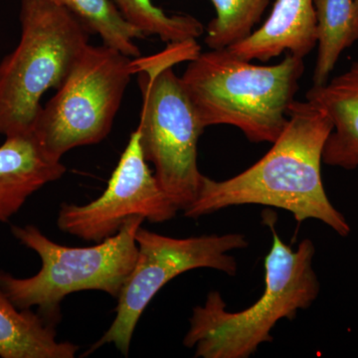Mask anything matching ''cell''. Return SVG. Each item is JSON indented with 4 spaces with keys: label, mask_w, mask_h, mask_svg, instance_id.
Returning a JSON list of instances; mask_svg holds the SVG:
<instances>
[{
    "label": "cell",
    "mask_w": 358,
    "mask_h": 358,
    "mask_svg": "<svg viewBox=\"0 0 358 358\" xmlns=\"http://www.w3.org/2000/svg\"><path fill=\"white\" fill-rule=\"evenodd\" d=\"M143 221L134 216L114 236L91 247L63 246L36 226H13V236L38 254L42 266L36 275L25 279L0 272V287L16 307H37L39 315L54 324L68 294L101 291L117 298L136 264V234Z\"/></svg>",
    "instance_id": "cell-6"
},
{
    "label": "cell",
    "mask_w": 358,
    "mask_h": 358,
    "mask_svg": "<svg viewBox=\"0 0 358 358\" xmlns=\"http://www.w3.org/2000/svg\"><path fill=\"white\" fill-rule=\"evenodd\" d=\"M317 56L313 86L327 83L343 51L357 41L355 0H313Z\"/></svg>",
    "instance_id": "cell-14"
},
{
    "label": "cell",
    "mask_w": 358,
    "mask_h": 358,
    "mask_svg": "<svg viewBox=\"0 0 358 358\" xmlns=\"http://www.w3.org/2000/svg\"><path fill=\"white\" fill-rule=\"evenodd\" d=\"M136 241L138 257L117 296L114 322L86 355L113 343L128 357L138 320L167 282L193 268H214L235 275L237 263L229 252L248 246L244 235L238 233L173 238L141 227L136 232Z\"/></svg>",
    "instance_id": "cell-8"
},
{
    "label": "cell",
    "mask_w": 358,
    "mask_h": 358,
    "mask_svg": "<svg viewBox=\"0 0 358 358\" xmlns=\"http://www.w3.org/2000/svg\"><path fill=\"white\" fill-rule=\"evenodd\" d=\"M185 43L169 44L152 57L136 58L141 92V120L136 131L145 159L155 166L157 182L179 210L199 196L203 174L197 164V147L204 128L173 66L190 60Z\"/></svg>",
    "instance_id": "cell-5"
},
{
    "label": "cell",
    "mask_w": 358,
    "mask_h": 358,
    "mask_svg": "<svg viewBox=\"0 0 358 358\" xmlns=\"http://www.w3.org/2000/svg\"><path fill=\"white\" fill-rule=\"evenodd\" d=\"M307 101L322 110L333 124L322 162L346 171L358 169V60L327 83L313 86Z\"/></svg>",
    "instance_id": "cell-12"
},
{
    "label": "cell",
    "mask_w": 358,
    "mask_h": 358,
    "mask_svg": "<svg viewBox=\"0 0 358 358\" xmlns=\"http://www.w3.org/2000/svg\"><path fill=\"white\" fill-rule=\"evenodd\" d=\"M303 58L291 53L278 64L259 66L228 48L199 53L181 77L203 128L229 124L252 143H273L288 122Z\"/></svg>",
    "instance_id": "cell-2"
},
{
    "label": "cell",
    "mask_w": 358,
    "mask_h": 358,
    "mask_svg": "<svg viewBox=\"0 0 358 358\" xmlns=\"http://www.w3.org/2000/svg\"><path fill=\"white\" fill-rule=\"evenodd\" d=\"M178 211L148 167L136 129L102 195L88 204L61 205L57 225L68 234L99 243L117 234L134 216L159 223Z\"/></svg>",
    "instance_id": "cell-9"
},
{
    "label": "cell",
    "mask_w": 358,
    "mask_h": 358,
    "mask_svg": "<svg viewBox=\"0 0 358 358\" xmlns=\"http://www.w3.org/2000/svg\"><path fill=\"white\" fill-rule=\"evenodd\" d=\"M17 46L0 62V134H32L42 96L59 89L89 45L81 20L50 0H21Z\"/></svg>",
    "instance_id": "cell-4"
},
{
    "label": "cell",
    "mask_w": 358,
    "mask_h": 358,
    "mask_svg": "<svg viewBox=\"0 0 358 358\" xmlns=\"http://www.w3.org/2000/svg\"><path fill=\"white\" fill-rule=\"evenodd\" d=\"M75 14L103 44L131 58L140 57L136 40L145 37L122 17L110 0H50Z\"/></svg>",
    "instance_id": "cell-15"
},
{
    "label": "cell",
    "mask_w": 358,
    "mask_h": 358,
    "mask_svg": "<svg viewBox=\"0 0 358 358\" xmlns=\"http://www.w3.org/2000/svg\"><path fill=\"white\" fill-rule=\"evenodd\" d=\"M79 346L58 341L55 324L20 310L0 287V357L73 358Z\"/></svg>",
    "instance_id": "cell-13"
},
{
    "label": "cell",
    "mask_w": 358,
    "mask_h": 358,
    "mask_svg": "<svg viewBox=\"0 0 358 358\" xmlns=\"http://www.w3.org/2000/svg\"><path fill=\"white\" fill-rule=\"evenodd\" d=\"M65 173L64 164L47 157L33 134L6 138L0 145V222H7L33 193Z\"/></svg>",
    "instance_id": "cell-11"
},
{
    "label": "cell",
    "mask_w": 358,
    "mask_h": 358,
    "mask_svg": "<svg viewBox=\"0 0 358 358\" xmlns=\"http://www.w3.org/2000/svg\"><path fill=\"white\" fill-rule=\"evenodd\" d=\"M315 254L310 239L293 250L273 229L260 299L240 312H228L220 293L210 292L203 305L193 308L183 345L195 348V357H251L262 343L273 341L271 331L279 320H294L317 300L320 285L313 268Z\"/></svg>",
    "instance_id": "cell-3"
},
{
    "label": "cell",
    "mask_w": 358,
    "mask_h": 358,
    "mask_svg": "<svg viewBox=\"0 0 358 358\" xmlns=\"http://www.w3.org/2000/svg\"><path fill=\"white\" fill-rule=\"evenodd\" d=\"M331 129L322 110L308 101H294L286 126L267 154L225 180L203 176L199 196L185 215L195 219L237 205H268L289 211L299 223L315 219L339 236H348L350 224L322 183V152Z\"/></svg>",
    "instance_id": "cell-1"
},
{
    "label": "cell",
    "mask_w": 358,
    "mask_h": 358,
    "mask_svg": "<svg viewBox=\"0 0 358 358\" xmlns=\"http://www.w3.org/2000/svg\"><path fill=\"white\" fill-rule=\"evenodd\" d=\"M129 24L147 35H155L166 43L196 40L204 32L202 23L190 15H169L152 0H110Z\"/></svg>",
    "instance_id": "cell-16"
},
{
    "label": "cell",
    "mask_w": 358,
    "mask_h": 358,
    "mask_svg": "<svg viewBox=\"0 0 358 358\" xmlns=\"http://www.w3.org/2000/svg\"><path fill=\"white\" fill-rule=\"evenodd\" d=\"M317 46V18L313 0H275L260 28L228 49L237 57L267 62L288 51L305 58Z\"/></svg>",
    "instance_id": "cell-10"
},
{
    "label": "cell",
    "mask_w": 358,
    "mask_h": 358,
    "mask_svg": "<svg viewBox=\"0 0 358 358\" xmlns=\"http://www.w3.org/2000/svg\"><path fill=\"white\" fill-rule=\"evenodd\" d=\"M216 16L206 28L205 44L211 50L228 48L253 32L270 0H210Z\"/></svg>",
    "instance_id": "cell-17"
},
{
    "label": "cell",
    "mask_w": 358,
    "mask_h": 358,
    "mask_svg": "<svg viewBox=\"0 0 358 358\" xmlns=\"http://www.w3.org/2000/svg\"><path fill=\"white\" fill-rule=\"evenodd\" d=\"M134 74V58L105 44H89L33 127L45 155L61 160L73 148L105 140Z\"/></svg>",
    "instance_id": "cell-7"
},
{
    "label": "cell",
    "mask_w": 358,
    "mask_h": 358,
    "mask_svg": "<svg viewBox=\"0 0 358 358\" xmlns=\"http://www.w3.org/2000/svg\"><path fill=\"white\" fill-rule=\"evenodd\" d=\"M355 34L358 40V0H355Z\"/></svg>",
    "instance_id": "cell-18"
}]
</instances>
